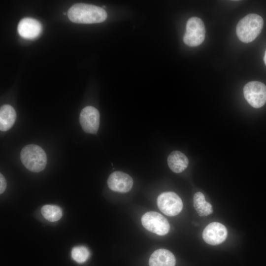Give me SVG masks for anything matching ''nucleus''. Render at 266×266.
Returning <instances> with one entry per match:
<instances>
[{"label": "nucleus", "instance_id": "0eeeda50", "mask_svg": "<svg viewBox=\"0 0 266 266\" xmlns=\"http://www.w3.org/2000/svg\"><path fill=\"white\" fill-rule=\"evenodd\" d=\"M159 209L168 216H174L182 210L183 202L180 198L172 192H164L160 194L157 200Z\"/></svg>", "mask_w": 266, "mask_h": 266}, {"label": "nucleus", "instance_id": "4468645a", "mask_svg": "<svg viewBox=\"0 0 266 266\" xmlns=\"http://www.w3.org/2000/svg\"><path fill=\"white\" fill-rule=\"evenodd\" d=\"M16 118V114L13 107L8 104L0 107V130L6 131L13 125Z\"/></svg>", "mask_w": 266, "mask_h": 266}, {"label": "nucleus", "instance_id": "9b49d317", "mask_svg": "<svg viewBox=\"0 0 266 266\" xmlns=\"http://www.w3.org/2000/svg\"><path fill=\"white\" fill-rule=\"evenodd\" d=\"M42 25L36 20L24 18L19 23L17 31L22 37L32 39L38 36L42 32Z\"/></svg>", "mask_w": 266, "mask_h": 266}, {"label": "nucleus", "instance_id": "423d86ee", "mask_svg": "<svg viewBox=\"0 0 266 266\" xmlns=\"http://www.w3.org/2000/svg\"><path fill=\"white\" fill-rule=\"evenodd\" d=\"M243 94L247 102L254 108L261 107L266 102V86L262 82H248L244 87Z\"/></svg>", "mask_w": 266, "mask_h": 266}, {"label": "nucleus", "instance_id": "6e6552de", "mask_svg": "<svg viewBox=\"0 0 266 266\" xmlns=\"http://www.w3.org/2000/svg\"><path fill=\"white\" fill-rule=\"evenodd\" d=\"M79 121L85 132L96 133L100 125L99 112L95 107L87 106L81 111Z\"/></svg>", "mask_w": 266, "mask_h": 266}, {"label": "nucleus", "instance_id": "1a4fd4ad", "mask_svg": "<svg viewBox=\"0 0 266 266\" xmlns=\"http://www.w3.org/2000/svg\"><path fill=\"white\" fill-rule=\"evenodd\" d=\"M227 234L225 226L219 222H214L210 223L204 228L202 238L208 244L216 245L224 242Z\"/></svg>", "mask_w": 266, "mask_h": 266}, {"label": "nucleus", "instance_id": "f8f14e48", "mask_svg": "<svg viewBox=\"0 0 266 266\" xmlns=\"http://www.w3.org/2000/svg\"><path fill=\"white\" fill-rule=\"evenodd\" d=\"M176 263L174 255L165 249L155 251L150 257L149 266H175Z\"/></svg>", "mask_w": 266, "mask_h": 266}, {"label": "nucleus", "instance_id": "7ed1b4c3", "mask_svg": "<svg viewBox=\"0 0 266 266\" xmlns=\"http://www.w3.org/2000/svg\"><path fill=\"white\" fill-rule=\"evenodd\" d=\"M20 157L23 165L32 172H40L46 166L47 156L45 151L35 144H29L24 147Z\"/></svg>", "mask_w": 266, "mask_h": 266}, {"label": "nucleus", "instance_id": "f3484780", "mask_svg": "<svg viewBox=\"0 0 266 266\" xmlns=\"http://www.w3.org/2000/svg\"><path fill=\"white\" fill-rule=\"evenodd\" d=\"M71 256L72 259L77 263H83L89 258L90 252L85 246H76L72 249Z\"/></svg>", "mask_w": 266, "mask_h": 266}, {"label": "nucleus", "instance_id": "6ab92c4d", "mask_svg": "<svg viewBox=\"0 0 266 266\" xmlns=\"http://www.w3.org/2000/svg\"><path fill=\"white\" fill-rule=\"evenodd\" d=\"M264 61L265 64L266 65V50L265 51V53L264 57Z\"/></svg>", "mask_w": 266, "mask_h": 266}, {"label": "nucleus", "instance_id": "9d476101", "mask_svg": "<svg viewBox=\"0 0 266 266\" xmlns=\"http://www.w3.org/2000/svg\"><path fill=\"white\" fill-rule=\"evenodd\" d=\"M107 185L113 191L126 193L132 189L133 180L132 178L126 173L119 171H115L109 176Z\"/></svg>", "mask_w": 266, "mask_h": 266}, {"label": "nucleus", "instance_id": "a211bd4d", "mask_svg": "<svg viewBox=\"0 0 266 266\" xmlns=\"http://www.w3.org/2000/svg\"><path fill=\"white\" fill-rule=\"evenodd\" d=\"M6 182L3 175L0 174V194H1L4 192L6 189Z\"/></svg>", "mask_w": 266, "mask_h": 266}, {"label": "nucleus", "instance_id": "39448f33", "mask_svg": "<svg viewBox=\"0 0 266 266\" xmlns=\"http://www.w3.org/2000/svg\"><path fill=\"white\" fill-rule=\"evenodd\" d=\"M141 223L147 230L159 235L167 234L170 229L167 219L155 211L145 213L141 217Z\"/></svg>", "mask_w": 266, "mask_h": 266}, {"label": "nucleus", "instance_id": "f03ea898", "mask_svg": "<svg viewBox=\"0 0 266 266\" xmlns=\"http://www.w3.org/2000/svg\"><path fill=\"white\" fill-rule=\"evenodd\" d=\"M263 25L261 16L254 13L248 14L238 23L236 28L237 36L243 42H251L260 34Z\"/></svg>", "mask_w": 266, "mask_h": 266}, {"label": "nucleus", "instance_id": "2eb2a0df", "mask_svg": "<svg viewBox=\"0 0 266 266\" xmlns=\"http://www.w3.org/2000/svg\"><path fill=\"white\" fill-rule=\"evenodd\" d=\"M193 204L197 212L200 216H207L213 212L211 204L205 200L204 195L201 192L195 194Z\"/></svg>", "mask_w": 266, "mask_h": 266}, {"label": "nucleus", "instance_id": "ddd939ff", "mask_svg": "<svg viewBox=\"0 0 266 266\" xmlns=\"http://www.w3.org/2000/svg\"><path fill=\"white\" fill-rule=\"evenodd\" d=\"M167 163L172 171L175 173H180L187 168L189 161L183 153L178 151H174L169 155Z\"/></svg>", "mask_w": 266, "mask_h": 266}, {"label": "nucleus", "instance_id": "dca6fc26", "mask_svg": "<svg viewBox=\"0 0 266 266\" xmlns=\"http://www.w3.org/2000/svg\"><path fill=\"white\" fill-rule=\"evenodd\" d=\"M43 217L50 222H56L60 220L62 216L61 208L54 205H45L41 209Z\"/></svg>", "mask_w": 266, "mask_h": 266}, {"label": "nucleus", "instance_id": "f257e3e1", "mask_svg": "<svg viewBox=\"0 0 266 266\" xmlns=\"http://www.w3.org/2000/svg\"><path fill=\"white\" fill-rule=\"evenodd\" d=\"M107 15L103 8L84 3L74 4L67 12V16L71 21L80 24L101 23L106 20Z\"/></svg>", "mask_w": 266, "mask_h": 266}, {"label": "nucleus", "instance_id": "20e7f679", "mask_svg": "<svg viewBox=\"0 0 266 266\" xmlns=\"http://www.w3.org/2000/svg\"><path fill=\"white\" fill-rule=\"evenodd\" d=\"M205 34V27L202 20L196 17H192L186 24L184 42L191 47L199 46L204 41Z\"/></svg>", "mask_w": 266, "mask_h": 266}]
</instances>
